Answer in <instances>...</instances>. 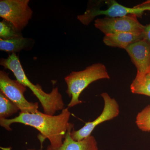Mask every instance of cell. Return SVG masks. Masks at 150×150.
Returning a JSON list of instances; mask_svg holds the SVG:
<instances>
[{"instance_id": "30bf717a", "label": "cell", "mask_w": 150, "mask_h": 150, "mask_svg": "<svg viewBox=\"0 0 150 150\" xmlns=\"http://www.w3.org/2000/svg\"><path fill=\"white\" fill-rule=\"evenodd\" d=\"M74 125L67 131L66 137L61 146L56 149L48 146L46 150H98L97 142L93 136L91 135L79 141H76L71 137V132Z\"/></svg>"}, {"instance_id": "3957f363", "label": "cell", "mask_w": 150, "mask_h": 150, "mask_svg": "<svg viewBox=\"0 0 150 150\" xmlns=\"http://www.w3.org/2000/svg\"><path fill=\"white\" fill-rule=\"evenodd\" d=\"M110 79L106 67L101 63H96L88 66L84 70L72 71L65 78L67 86L66 92L71 100L69 108L81 104L79 99L81 93L91 83L98 80Z\"/></svg>"}, {"instance_id": "52a82bcc", "label": "cell", "mask_w": 150, "mask_h": 150, "mask_svg": "<svg viewBox=\"0 0 150 150\" xmlns=\"http://www.w3.org/2000/svg\"><path fill=\"white\" fill-rule=\"evenodd\" d=\"M29 0H1L0 16L21 31L32 18Z\"/></svg>"}, {"instance_id": "2e32d148", "label": "cell", "mask_w": 150, "mask_h": 150, "mask_svg": "<svg viewBox=\"0 0 150 150\" xmlns=\"http://www.w3.org/2000/svg\"><path fill=\"white\" fill-rule=\"evenodd\" d=\"M130 88L132 93L150 96V72L146 75L142 82L131 83Z\"/></svg>"}, {"instance_id": "4fadbf2b", "label": "cell", "mask_w": 150, "mask_h": 150, "mask_svg": "<svg viewBox=\"0 0 150 150\" xmlns=\"http://www.w3.org/2000/svg\"><path fill=\"white\" fill-rule=\"evenodd\" d=\"M20 110L17 106L11 101L2 92L0 91V120L7 118Z\"/></svg>"}, {"instance_id": "277c9868", "label": "cell", "mask_w": 150, "mask_h": 150, "mask_svg": "<svg viewBox=\"0 0 150 150\" xmlns=\"http://www.w3.org/2000/svg\"><path fill=\"white\" fill-rule=\"evenodd\" d=\"M108 5L105 10L100 9L97 5L91 6L84 13L78 16V19L85 25L90 23L96 17L100 15L108 17H117L134 15L137 17H142L144 12L150 11V1H147L133 8L127 7L120 4L116 1H108L105 2Z\"/></svg>"}, {"instance_id": "8fae6325", "label": "cell", "mask_w": 150, "mask_h": 150, "mask_svg": "<svg viewBox=\"0 0 150 150\" xmlns=\"http://www.w3.org/2000/svg\"><path fill=\"white\" fill-rule=\"evenodd\" d=\"M143 39L142 35L128 33H118L105 35L103 42L106 46L126 49L138 40Z\"/></svg>"}, {"instance_id": "6da1fadb", "label": "cell", "mask_w": 150, "mask_h": 150, "mask_svg": "<svg viewBox=\"0 0 150 150\" xmlns=\"http://www.w3.org/2000/svg\"><path fill=\"white\" fill-rule=\"evenodd\" d=\"M71 112L69 108H64L58 115H51L38 111L34 113L20 112L18 116L11 118L0 120V125L7 131H11L10 126L19 123L37 129L41 135L39 138L41 144L48 139L50 147L56 149L61 146L67 131L73 123H69Z\"/></svg>"}, {"instance_id": "ba28073f", "label": "cell", "mask_w": 150, "mask_h": 150, "mask_svg": "<svg viewBox=\"0 0 150 150\" xmlns=\"http://www.w3.org/2000/svg\"><path fill=\"white\" fill-rule=\"evenodd\" d=\"M101 96L104 103L102 112L94 121L86 123L81 129L77 131L72 130L71 137L75 141H81L89 137L97 126L105 121L112 120L119 115L120 108L115 99L112 98L107 93H103Z\"/></svg>"}, {"instance_id": "7a4b0ae2", "label": "cell", "mask_w": 150, "mask_h": 150, "mask_svg": "<svg viewBox=\"0 0 150 150\" xmlns=\"http://www.w3.org/2000/svg\"><path fill=\"white\" fill-rule=\"evenodd\" d=\"M0 65L5 69L10 70L17 80L32 91L41 103L44 113L54 115L56 111L64 109V103L59 88L57 87L53 88L51 92L47 93L43 91L39 84L33 83L25 74L16 54H11L6 59L1 58Z\"/></svg>"}, {"instance_id": "9c48e42d", "label": "cell", "mask_w": 150, "mask_h": 150, "mask_svg": "<svg viewBox=\"0 0 150 150\" xmlns=\"http://www.w3.org/2000/svg\"><path fill=\"white\" fill-rule=\"evenodd\" d=\"M125 50L137 69V76L132 83H140L150 72V45L142 39L132 43Z\"/></svg>"}, {"instance_id": "8992f818", "label": "cell", "mask_w": 150, "mask_h": 150, "mask_svg": "<svg viewBox=\"0 0 150 150\" xmlns=\"http://www.w3.org/2000/svg\"><path fill=\"white\" fill-rule=\"evenodd\" d=\"M134 15L117 17H105L95 21V27L105 35L118 33H128L143 36L144 25Z\"/></svg>"}, {"instance_id": "9a60e30c", "label": "cell", "mask_w": 150, "mask_h": 150, "mask_svg": "<svg viewBox=\"0 0 150 150\" xmlns=\"http://www.w3.org/2000/svg\"><path fill=\"white\" fill-rule=\"evenodd\" d=\"M136 123L140 130L144 132L150 131V105L138 113Z\"/></svg>"}, {"instance_id": "5b68a950", "label": "cell", "mask_w": 150, "mask_h": 150, "mask_svg": "<svg viewBox=\"0 0 150 150\" xmlns=\"http://www.w3.org/2000/svg\"><path fill=\"white\" fill-rule=\"evenodd\" d=\"M26 88L18 81L12 79L8 74L0 71V90L15 103L23 113H34L38 111V103L28 101L24 94Z\"/></svg>"}, {"instance_id": "5bb4252c", "label": "cell", "mask_w": 150, "mask_h": 150, "mask_svg": "<svg viewBox=\"0 0 150 150\" xmlns=\"http://www.w3.org/2000/svg\"><path fill=\"white\" fill-rule=\"evenodd\" d=\"M23 36L21 31L17 29L12 23L3 20L0 22V37L1 39L8 40Z\"/></svg>"}, {"instance_id": "e0dca14e", "label": "cell", "mask_w": 150, "mask_h": 150, "mask_svg": "<svg viewBox=\"0 0 150 150\" xmlns=\"http://www.w3.org/2000/svg\"><path fill=\"white\" fill-rule=\"evenodd\" d=\"M143 39L146 40L150 45V23L144 25L143 33Z\"/></svg>"}, {"instance_id": "ac0fdd59", "label": "cell", "mask_w": 150, "mask_h": 150, "mask_svg": "<svg viewBox=\"0 0 150 150\" xmlns=\"http://www.w3.org/2000/svg\"><path fill=\"white\" fill-rule=\"evenodd\" d=\"M0 149L1 150H11V147H1ZM28 150H35L33 149H28Z\"/></svg>"}, {"instance_id": "7c38bea8", "label": "cell", "mask_w": 150, "mask_h": 150, "mask_svg": "<svg viewBox=\"0 0 150 150\" xmlns=\"http://www.w3.org/2000/svg\"><path fill=\"white\" fill-rule=\"evenodd\" d=\"M35 41L31 38H24L23 36L15 38L8 40L0 38V50L8 53L16 54L22 50L32 49Z\"/></svg>"}]
</instances>
